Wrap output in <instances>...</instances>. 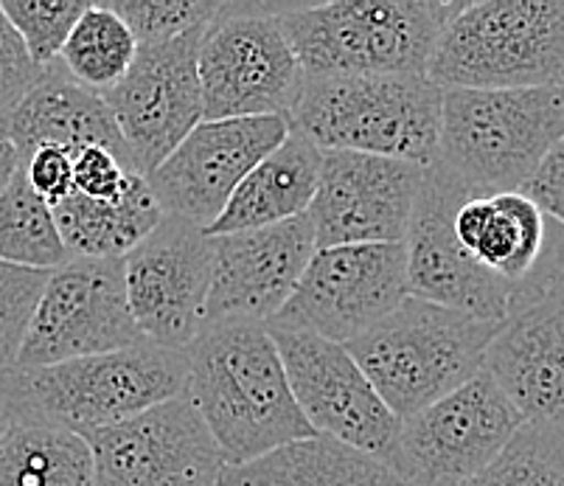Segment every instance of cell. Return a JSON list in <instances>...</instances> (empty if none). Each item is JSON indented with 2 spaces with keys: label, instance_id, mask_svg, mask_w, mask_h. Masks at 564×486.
<instances>
[{
  "label": "cell",
  "instance_id": "cell-1",
  "mask_svg": "<svg viewBox=\"0 0 564 486\" xmlns=\"http://www.w3.org/2000/svg\"><path fill=\"white\" fill-rule=\"evenodd\" d=\"M186 399L228 467L315 436L264 324H208L186 349Z\"/></svg>",
  "mask_w": 564,
  "mask_h": 486
},
{
  "label": "cell",
  "instance_id": "cell-2",
  "mask_svg": "<svg viewBox=\"0 0 564 486\" xmlns=\"http://www.w3.org/2000/svg\"><path fill=\"white\" fill-rule=\"evenodd\" d=\"M455 9L444 0L281 3L275 20L304 76H427Z\"/></svg>",
  "mask_w": 564,
  "mask_h": 486
},
{
  "label": "cell",
  "instance_id": "cell-3",
  "mask_svg": "<svg viewBox=\"0 0 564 486\" xmlns=\"http://www.w3.org/2000/svg\"><path fill=\"white\" fill-rule=\"evenodd\" d=\"M186 352L141 343L45 368H14L0 380L3 411L48 419L82 439L186 397Z\"/></svg>",
  "mask_w": 564,
  "mask_h": 486
},
{
  "label": "cell",
  "instance_id": "cell-4",
  "mask_svg": "<svg viewBox=\"0 0 564 486\" xmlns=\"http://www.w3.org/2000/svg\"><path fill=\"white\" fill-rule=\"evenodd\" d=\"M562 138V88L444 90L433 163L469 197H495L522 192Z\"/></svg>",
  "mask_w": 564,
  "mask_h": 486
},
{
  "label": "cell",
  "instance_id": "cell-5",
  "mask_svg": "<svg viewBox=\"0 0 564 486\" xmlns=\"http://www.w3.org/2000/svg\"><path fill=\"white\" fill-rule=\"evenodd\" d=\"M444 90L430 76H306L290 130L323 152H362L430 166Z\"/></svg>",
  "mask_w": 564,
  "mask_h": 486
},
{
  "label": "cell",
  "instance_id": "cell-6",
  "mask_svg": "<svg viewBox=\"0 0 564 486\" xmlns=\"http://www.w3.org/2000/svg\"><path fill=\"white\" fill-rule=\"evenodd\" d=\"M497 330L495 321L408 295L388 318L346 343V349L384 406L408 419L475 380Z\"/></svg>",
  "mask_w": 564,
  "mask_h": 486
},
{
  "label": "cell",
  "instance_id": "cell-7",
  "mask_svg": "<svg viewBox=\"0 0 564 486\" xmlns=\"http://www.w3.org/2000/svg\"><path fill=\"white\" fill-rule=\"evenodd\" d=\"M430 79L441 90L558 88L564 79V0L458 3Z\"/></svg>",
  "mask_w": 564,
  "mask_h": 486
},
{
  "label": "cell",
  "instance_id": "cell-8",
  "mask_svg": "<svg viewBox=\"0 0 564 486\" xmlns=\"http://www.w3.org/2000/svg\"><path fill=\"white\" fill-rule=\"evenodd\" d=\"M281 3H225L199 45L203 121L290 119L304 68L281 32Z\"/></svg>",
  "mask_w": 564,
  "mask_h": 486
},
{
  "label": "cell",
  "instance_id": "cell-9",
  "mask_svg": "<svg viewBox=\"0 0 564 486\" xmlns=\"http://www.w3.org/2000/svg\"><path fill=\"white\" fill-rule=\"evenodd\" d=\"M486 371L435 406L402 419L388 467L408 486H466L522 428Z\"/></svg>",
  "mask_w": 564,
  "mask_h": 486
},
{
  "label": "cell",
  "instance_id": "cell-10",
  "mask_svg": "<svg viewBox=\"0 0 564 486\" xmlns=\"http://www.w3.org/2000/svg\"><path fill=\"white\" fill-rule=\"evenodd\" d=\"M147 343L127 299L124 259H68L51 270L18 368H45Z\"/></svg>",
  "mask_w": 564,
  "mask_h": 486
},
{
  "label": "cell",
  "instance_id": "cell-11",
  "mask_svg": "<svg viewBox=\"0 0 564 486\" xmlns=\"http://www.w3.org/2000/svg\"><path fill=\"white\" fill-rule=\"evenodd\" d=\"M408 295L404 242L317 248L295 293L267 326L304 330L346 346Z\"/></svg>",
  "mask_w": 564,
  "mask_h": 486
},
{
  "label": "cell",
  "instance_id": "cell-12",
  "mask_svg": "<svg viewBox=\"0 0 564 486\" xmlns=\"http://www.w3.org/2000/svg\"><path fill=\"white\" fill-rule=\"evenodd\" d=\"M208 25L177 40L138 45L124 79L105 96L135 175H152L203 121L199 45Z\"/></svg>",
  "mask_w": 564,
  "mask_h": 486
},
{
  "label": "cell",
  "instance_id": "cell-13",
  "mask_svg": "<svg viewBox=\"0 0 564 486\" xmlns=\"http://www.w3.org/2000/svg\"><path fill=\"white\" fill-rule=\"evenodd\" d=\"M267 330L279 346L290 391L312 431L388 464L402 419L384 406L351 352L343 343L304 330Z\"/></svg>",
  "mask_w": 564,
  "mask_h": 486
},
{
  "label": "cell",
  "instance_id": "cell-14",
  "mask_svg": "<svg viewBox=\"0 0 564 486\" xmlns=\"http://www.w3.org/2000/svg\"><path fill=\"white\" fill-rule=\"evenodd\" d=\"M466 199L471 197L444 169L435 163L424 169L422 192L415 197L404 237L410 295L471 318L502 324L514 306L517 284L489 273L455 237V212Z\"/></svg>",
  "mask_w": 564,
  "mask_h": 486
},
{
  "label": "cell",
  "instance_id": "cell-15",
  "mask_svg": "<svg viewBox=\"0 0 564 486\" xmlns=\"http://www.w3.org/2000/svg\"><path fill=\"white\" fill-rule=\"evenodd\" d=\"M127 299L138 330L155 346L186 352L205 326L212 290V237L163 214L155 231L124 256Z\"/></svg>",
  "mask_w": 564,
  "mask_h": 486
},
{
  "label": "cell",
  "instance_id": "cell-16",
  "mask_svg": "<svg viewBox=\"0 0 564 486\" xmlns=\"http://www.w3.org/2000/svg\"><path fill=\"white\" fill-rule=\"evenodd\" d=\"M96 486H219L228 469L186 397L85 436Z\"/></svg>",
  "mask_w": 564,
  "mask_h": 486
},
{
  "label": "cell",
  "instance_id": "cell-17",
  "mask_svg": "<svg viewBox=\"0 0 564 486\" xmlns=\"http://www.w3.org/2000/svg\"><path fill=\"white\" fill-rule=\"evenodd\" d=\"M424 169L397 158L323 152L321 183L306 212L317 248L404 242Z\"/></svg>",
  "mask_w": 564,
  "mask_h": 486
},
{
  "label": "cell",
  "instance_id": "cell-18",
  "mask_svg": "<svg viewBox=\"0 0 564 486\" xmlns=\"http://www.w3.org/2000/svg\"><path fill=\"white\" fill-rule=\"evenodd\" d=\"M290 136V121L267 119L199 121L161 166L147 175L163 214L212 228L250 169Z\"/></svg>",
  "mask_w": 564,
  "mask_h": 486
},
{
  "label": "cell",
  "instance_id": "cell-19",
  "mask_svg": "<svg viewBox=\"0 0 564 486\" xmlns=\"http://www.w3.org/2000/svg\"><path fill=\"white\" fill-rule=\"evenodd\" d=\"M317 250L312 219L212 237L208 324H270L284 310Z\"/></svg>",
  "mask_w": 564,
  "mask_h": 486
},
{
  "label": "cell",
  "instance_id": "cell-20",
  "mask_svg": "<svg viewBox=\"0 0 564 486\" xmlns=\"http://www.w3.org/2000/svg\"><path fill=\"white\" fill-rule=\"evenodd\" d=\"M484 371L522 422L564 439V306L517 299L491 337Z\"/></svg>",
  "mask_w": 564,
  "mask_h": 486
},
{
  "label": "cell",
  "instance_id": "cell-21",
  "mask_svg": "<svg viewBox=\"0 0 564 486\" xmlns=\"http://www.w3.org/2000/svg\"><path fill=\"white\" fill-rule=\"evenodd\" d=\"M0 138L9 141L20 163L40 147H65L70 152L105 147L132 169L105 96L76 82L59 60L40 71Z\"/></svg>",
  "mask_w": 564,
  "mask_h": 486
},
{
  "label": "cell",
  "instance_id": "cell-22",
  "mask_svg": "<svg viewBox=\"0 0 564 486\" xmlns=\"http://www.w3.org/2000/svg\"><path fill=\"white\" fill-rule=\"evenodd\" d=\"M321 166L323 150H317L306 136L290 130L270 155L250 169L225 212L205 234L223 237L304 217L317 194Z\"/></svg>",
  "mask_w": 564,
  "mask_h": 486
},
{
  "label": "cell",
  "instance_id": "cell-23",
  "mask_svg": "<svg viewBox=\"0 0 564 486\" xmlns=\"http://www.w3.org/2000/svg\"><path fill=\"white\" fill-rule=\"evenodd\" d=\"M453 228L475 262L511 284L533 273L547 245L545 214L522 192L466 199Z\"/></svg>",
  "mask_w": 564,
  "mask_h": 486
},
{
  "label": "cell",
  "instance_id": "cell-24",
  "mask_svg": "<svg viewBox=\"0 0 564 486\" xmlns=\"http://www.w3.org/2000/svg\"><path fill=\"white\" fill-rule=\"evenodd\" d=\"M219 486H408L382 458L332 436L299 439L242 467H228Z\"/></svg>",
  "mask_w": 564,
  "mask_h": 486
},
{
  "label": "cell",
  "instance_id": "cell-25",
  "mask_svg": "<svg viewBox=\"0 0 564 486\" xmlns=\"http://www.w3.org/2000/svg\"><path fill=\"white\" fill-rule=\"evenodd\" d=\"M161 219V203L141 175L132 177L121 199L99 203L74 192L54 208L56 231L70 259H124Z\"/></svg>",
  "mask_w": 564,
  "mask_h": 486
},
{
  "label": "cell",
  "instance_id": "cell-26",
  "mask_svg": "<svg viewBox=\"0 0 564 486\" xmlns=\"http://www.w3.org/2000/svg\"><path fill=\"white\" fill-rule=\"evenodd\" d=\"M7 413L0 431V486H96L90 444L48 419Z\"/></svg>",
  "mask_w": 564,
  "mask_h": 486
},
{
  "label": "cell",
  "instance_id": "cell-27",
  "mask_svg": "<svg viewBox=\"0 0 564 486\" xmlns=\"http://www.w3.org/2000/svg\"><path fill=\"white\" fill-rule=\"evenodd\" d=\"M56 231L54 208L32 192L23 163L0 138V262L34 270H56L68 262Z\"/></svg>",
  "mask_w": 564,
  "mask_h": 486
},
{
  "label": "cell",
  "instance_id": "cell-28",
  "mask_svg": "<svg viewBox=\"0 0 564 486\" xmlns=\"http://www.w3.org/2000/svg\"><path fill=\"white\" fill-rule=\"evenodd\" d=\"M138 56V40L107 3H90L74 25L59 63L85 88L107 94L124 79Z\"/></svg>",
  "mask_w": 564,
  "mask_h": 486
},
{
  "label": "cell",
  "instance_id": "cell-29",
  "mask_svg": "<svg viewBox=\"0 0 564 486\" xmlns=\"http://www.w3.org/2000/svg\"><path fill=\"white\" fill-rule=\"evenodd\" d=\"M466 486H564V439L522 424L495 462Z\"/></svg>",
  "mask_w": 564,
  "mask_h": 486
},
{
  "label": "cell",
  "instance_id": "cell-30",
  "mask_svg": "<svg viewBox=\"0 0 564 486\" xmlns=\"http://www.w3.org/2000/svg\"><path fill=\"white\" fill-rule=\"evenodd\" d=\"M87 7V0H0V9L40 68L59 60Z\"/></svg>",
  "mask_w": 564,
  "mask_h": 486
},
{
  "label": "cell",
  "instance_id": "cell-31",
  "mask_svg": "<svg viewBox=\"0 0 564 486\" xmlns=\"http://www.w3.org/2000/svg\"><path fill=\"white\" fill-rule=\"evenodd\" d=\"M124 20L138 45H158L212 25L225 3L219 0H116L107 3Z\"/></svg>",
  "mask_w": 564,
  "mask_h": 486
},
{
  "label": "cell",
  "instance_id": "cell-32",
  "mask_svg": "<svg viewBox=\"0 0 564 486\" xmlns=\"http://www.w3.org/2000/svg\"><path fill=\"white\" fill-rule=\"evenodd\" d=\"M51 270L0 262V380L18 368L25 332L32 326Z\"/></svg>",
  "mask_w": 564,
  "mask_h": 486
},
{
  "label": "cell",
  "instance_id": "cell-33",
  "mask_svg": "<svg viewBox=\"0 0 564 486\" xmlns=\"http://www.w3.org/2000/svg\"><path fill=\"white\" fill-rule=\"evenodd\" d=\"M40 71L43 68L34 63L20 34L14 32V25L0 9V136L7 130L20 101L37 82Z\"/></svg>",
  "mask_w": 564,
  "mask_h": 486
},
{
  "label": "cell",
  "instance_id": "cell-34",
  "mask_svg": "<svg viewBox=\"0 0 564 486\" xmlns=\"http://www.w3.org/2000/svg\"><path fill=\"white\" fill-rule=\"evenodd\" d=\"M132 177L135 172L105 147H85L74 152V192L82 197L99 203L121 199Z\"/></svg>",
  "mask_w": 564,
  "mask_h": 486
},
{
  "label": "cell",
  "instance_id": "cell-35",
  "mask_svg": "<svg viewBox=\"0 0 564 486\" xmlns=\"http://www.w3.org/2000/svg\"><path fill=\"white\" fill-rule=\"evenodd\" d=\"M23 172L45 206L56 208L74 194V152L65 147H40L23 161Z\"/></svg>",
  "mask_w": 564,
  "mask_h": 486
},
{
  "label": "cell",
  "instance_id": "cell-36",
  "mask_svg": "<svg viewBox=\"0 0 564 486\" xmlns=\"http://www.w3.org/2000/svg\"><path fill=\"white\" fill-rule=\"evenodd\" d=\"M522 194L545 217L556 219V225L564 231V138L558 144H553V150L542 158L533 177L522 188Z\"/></svg>",
  "mask_w": 564,
  "mask_h": 486
},
{
  "label": "cell",
  "instance_id": "cell-37",
  "mask_svg": "<svg viewBox=\"0 0 564 486\" xmlns=\"http://www.w3.org/2000/svg\"><path fill=\"white\" fill-rule=\"evenodd\" d=\"M517 299H553L564 306V231L547 234L545 253L522 284H517Z\"/></svg>",
  "mask_w": 564,
  "mask_h": 486
},
{
  "label": "cell",
  "instance_id": "cell-38",
  "mask_svg": "<svg viewBox=\"0 0 564 486\" xmlns=\"http://www.w3.org/2000/svg\"><path fill=\"white\" fill-rule=\"evenodd\" d=\"M3 422H7V413H3V406H0V431H3Z\"/></svg>",
  "mask_w": 564,
  "mask_h": 486
},
{
  "label": "cell",
  "instance_id": "cell-39",
  "mask_svg": "<svg viewBox=\"0 0 564 486\" xmlns=\"http://www.w3.org/2000/svg\"><path fill=\"white\" fill-rule=\"evenodd\" d=\"M558 88H562V94H564V79H562V85H558Z\"/></svg>",
  "mask_w": 564,
  "mask_h": 486
}]
</instances>
